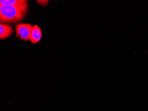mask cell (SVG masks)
I'll use <instances>...</instances> for the list:
<instances>
[{"label":"cell","mask_w":148,"mask_h":111,"mask_svg":"<svg viewBox=\"0 0 148 111\" xmlns=\"http://www.w3.org/2000/svg\"><path fill=\"white\" fill-rule=\"evenodd\" d=\"M49 1H37V2L41 6H46L49 2Z\"/></svg>","instance_id":"cell-6"},{"label":"cell","mask_w":148,"mask_h":111,"mask_svg":"<svg viewBox=\"0 0 148 111\" xmlns=\"http://www.w3.org/2000/svg\"><path fill=\"white\" fill-rule=\"evenodd\" d=\"M32 26L28 23H20L15 26L16 37L25 41H30Z\"/></svg>","instance_id":"cell-2"},{"label":"cell","mask_w":148,"mask_h":111,"mask_svg":"<svg viewBox=\"0 0 148 111\" xmlns=\"http://www.w3.org/2000/svg\"><path fill=\"white\" fill-rule=\"evenodd\" d=\"M29 5L14 6L0 5L1 23L15 24L23 20L26 16Z\"/></svg>","instance_id":"cell-1"},{"label":"cell","mask_w":148,"mask_h":111,"mask_svg":"<svg viewBox=\"0 0 148 111\" xmlns=\"http://www.w3.org/2000/svg\"><path fill=\"white\" fill-rule=\"evenodd\" d=\"M42 31L40 27L37 25L32 26L31 32L30 41L32 44L38 43L42 38Z\"/></svg>","instance_id":"cell-3"},{"label":"cell","mask_w":148,"mask_h":111,"mask_svg":"<svg viewBox=\"0 0 148 111\" xmlns=\"http://www.w3.org/2000/svg\"><path fill=\"white\" fill-rule=\"evenodd\" d=\"M14 29L12 26L1 23L0 24V39H6L12 35Z\"/></svg>","instance_id":"cell-4"},{"label":"cell","mask_w":148,"mask_h":111,"mask_svg":"<svg viewBox=\"0 0 148 111\" xmlns=\"http://www.w3.org/2000/svg\"><path fill=\"white\" fill-rule=\"evenodd\" d=\"M0 5L21 6L28 5V1L26 0H1Z\"/></svg>","instance_id":"cell-5"}]
</instances>
